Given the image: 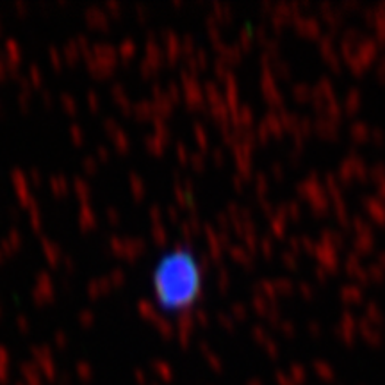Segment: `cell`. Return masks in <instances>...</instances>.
<instances>
[{
  "label": "cell",
  "mask_w": 385,
  "mask_h": 385,
  "mask_svg": "<svg viewBox=\"0 0 385 385\" xmlns=\"http://www.w3.org/2000/svg\"><path fill=\"white\" fill-rule=\"evenodd\" d=\"M150 284L161 312L170 316L184 314L204 296V264L191 248L173 246L157 257Z\"/></svg>",
  "instance_id": "obj_1"
}]
</instances>
